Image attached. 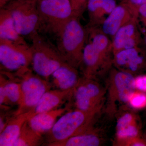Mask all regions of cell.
<instances>
[{"instance_id":"6da1fadb","label":"cell","mask_w":146,"mask_h":146,"mask_svg":"<svg viewBox=\"0 0 146 146\" xmlns=\"http://www.w3.org/2000/svg\"><path fill=\"white\" fill-rule=\"evenodd\" d=\"M77 17L71 18L57 36L58 52L64 60L73 66L82 61L85 39V31Z\"/></svg>"},{"instance_id":"7a4b0ae2","label":"cell","mask_w":146,"mask_h":146,"mask_svg":"<svg viewBox=\"0 0 146 146\" xmlns=\"http://www.w3.org/2000/svg\"><path fill=\"white\" fill-rule=\"evenodd\" d=\"M37 8L41 21L40 30L57 36L68 21L76 16L70 0H39Z\"/></svg>"},{"instance_id":"3957f363","label":"cell","mask_w":146,"mask_h":146,"mask_svg":"<svg viewBox=\"0 0 146 146\" xmlns=\"http://www.w3.org/2000/svg\"><path fill=\"white\" fill-rule=\"evenodd\" d=\"M30 38L32 42L31 48L33 70L43 77L52 75L57 69L65 64L64 59L57 48L43 39L38 33L33 35Z\"/></svg>"},{"instance_id":"277c9868","label":"cell","mask_w":146,"mask_h":146,"mask_svg":"<svg viewBox=\"0 0 146 146\" xmlns=\"http://www.w3.org/2000/svg\"><path fill=\"white\" fill-rule=\"evenodd\" d=\"M37 1L12 0L3 7L10 12L17 31L23 37H31L40 30L41 21Z\"/></svg>"},{"instance_id":"5b68a950","label":"cell","mask_w":146,"mask_h":146,"mask_svg":"<svg viewBox=\"0 0 146 146\" xmlns=\"http://www.w3.org/2000/svg\"><path fill=\"white\" fill-rule=\"evenodd\" d=\"M134 77L124 71L112 73L108 82L107 101L105 112L109 117H113L119 104H127L131 94L136 90Z\"/></svg>"},{"instance_id":"8992f818","label":"cell","mask_w":146,"mask_h":146,"mask_svg":"<svg viewBox=\"0 0 146 146\" xmlns=\"http://www.w3.org/2000/svg\"><path fill=\"white\" fill-rule=\"evenodd\" d=\"M97 113L84 112L77 109L65 113L56 122L51 129L54 139L63 141L82 133Z\"/></svg>"},{"instance_id":"52a82bcc","label":"cell","mask_w":146,"mask_h":146,"mask_svg":"<svg viewBox=\"0 0 146 146\" xmlns=\"http://www.w3.org/2000/svg\"><path fill=\"white\" fill-rule=\"evenodd\" d=\"M74 93L77 109L98 113L102 106L106 92L99 83L86 78L83 81L80 80Z\"/></svg>"},{"instance_id":"ba28073f","label":"cell","mask_w":146,"mask_h":146,"mask_svg":"<svg viewBox=\"0 0 146 146\" xmlns=\"http://www.w3.org/2000/svg\"><path fill=\"white\" fill-rule=\"evenodd\" d=\"M31 47L0 39V62L6 70H25L31 62Z\"/></svg>"},{"instance_id":"9c48e42d","label":"cell","mask_w":146,"mask_h":146,"mask_svg":"<svg viewBox=\"0 0 146 146\" xmlns=\"http://www.w3.org/2000/svg\"><path fill=\"white\" fill-rule=\"evenodd\" d=\"M23 102L27 107H35L42 96L46 92L44 81L35 76H29L21 84Z\"/></svg>"},{"instance_id":"30bf717a","label":"cell","mask_w":146,"mask_h":146,"mask_svg":"<svg viewBox=\"0 0 146 146\" xmlns=\"http://www.w3.org/2000/svg\"><path fill=\"white\" fill-rule=\"evenodd\" d=\"M145 57L135 47L116 52L115 60L116 65L126 68L129 70L128 72L131 74L138 72L145 67Z\"/></svg>"},{"instance_id":"8fae6325","label":"cell","mask_w":146,"mask_h":146,"mask_svg":"<svg viewBox=\"0 0 146 146\" xmlns=\"http://www.w3.org/2000/svg\"><path fill=\"white\" fill-rule=\"evenodd\" d=\"M0 39L20 44H27L23 36L19 34L11 14L3 7L0 11Z\"/></svg>"},{"instance_id":"7c38bea8","label":"cell","mask_w":146,"mask_h":146,"mask_svg":"<svg viewBox=\"0 0 146 146\" xmlns=\"http://www.w3.org/2000/svg\"><path fill=\"white\" fill-rule=\"evenodd\" d=\"M52 76L58 87L63 91H74L80 81L76 71L68 63L63 64Z\"/></svg>"},{"instance_id":"4fadbf2b","label":"cell","mask_w":146,"mask_h":146,"mask_svg":"<svg viewBox=\"0 0 146 146\" xmlns=\"http://www.w3.org/2000/svg\"><path fill=\"white\" fill-rule=\"evenodd\" d=\"M64 111V109H54L48 112L36 114L30 118V127L39 134L48 131L52 128L58 117Z\"/></svg>"},{"instance_id":"5bb4252c","label":"cell","mask_w":146,"mask_h":146,"mask_svg":"<svg viewBox=\"0 0 146 146\" xmlns=\"http://www.w3.org/2000/svg\"><path fill=\"white\" fill-rule=\"evenodd\" d=\"M73 91H46L35 106L34 112H31V117L39 113L53 110L63 102L65 97Z\"/></svg>"},{"instance_id":"9a60e30c","label":"cell","mask_w":146,"mask_h":146,"mask_svg":"<svg viewBox=\"0 0 146 146\" xmlns=\"http://www.w3.org/2000/svg\"><path fill=\"white\" fill-rule=\"evenodd\" d=\"M31 115V112L22 115L7 126L1 133L0 146H13L20 136L24 123Z\"/></svg>"},{"instance_id":"2e32d148","label":"cell","mask_w":146,"mask_h":146,"mask_svg":"<svg viewBox=\"0 0 146 146\" xmlns=\"http://www.w3.org/2000/svg\"><path fill=\"white\" fill-rule=\"evenodd\" d=\"M135 31L133 24H127L120 28L115 34L113 42L114 48L117 52L135 48L136 45Z\"/></svg>"},{"instance_id":"e0dca14e","label":"cell","mask_w":146,"mask_h":146,"mask_svg":"<svg viewBox=\"0 0 146 146\" xmlns=\"http://www.w3.org/2000/svg\"><path fill=\"white\" fill-rule=\"evenodd\" d=\"M126 9L122 5L116 7L106 18L103 25L102 30L106 34L115 35L123 26L122 23L126 16Z\"/></svg>"},{"instance_id":"ac0fdd59","label":"cell","mask_w":146,"mask_h":146,"mask_svg":"<svg viewBox=\"0 0 146 146\" xmlns=\"http://www.w3.org/2000/svg\"><path fill=\"white\" fill-rule=\"evenodd\" d=\"M59 145L65 146H98L102 143V139L96 133L83 132L72 136Z\"/></svg>"},{"instance_id":"d6986e66","label":"cell","mask_w":146,"mask_h":146,"mask_svg":"<svg viewBox=\"0 0 146 146\" xmlns=\"http://www.w3.org/2000/svg\"><path fill=\"white\" fill-rule=\"evenodd\" d=\"M116 7L115 0H89L87 5L88 10L92 13H96L99 9L110 13Z\"/></svg>"},{"instance_id":"ffe728a7","label":"cell","mask_w":146,"mask_h":146,"mask_svg":"<svg viewBox=\"0 0 146 146\" xmlns=\"http://www.w3.org/2000/svg\"><path fill=\"white\" fill-rule=\"evenodd\" d=\"M6 99L13 103L23 102V93L21 85L16 83H9L3 86Z\"/></svg>"},{"instance_id":"44dd1931","label":"cell","mask_w":146,"mask_h":146,"mask_svg":"<svg viewBox=\"0 0 146 146\" xmlns=\"http://www.w3.org/2000/svg\"><path fill=\"white\" fill-rule=\"evenodd\" d=\"M128 104L133 109L140 110L146 108V93L136 90L131 94Z\"/></svg>"},{"instance_id":"7402d4cb","label":"cell","mask_w":146,"mask_h":146,"mask_svg":"<svg viewBox=\"0 0 146 146\" xmlns=\"http://www.w3.org/2000/svg\"><path fill=\"white\" fill-rule=\"evenodd\" d=\"M94 47L101 52L106 54L109 46V41L104 35L99 34L94 36L91 42Z\"/></svg>"},{"instance_id":"603a6c76","label":"cell","mask_w":146,"mask_h":146,"mask_svg":"<svg viewBox=\"0 0 146 146\" xmlns=\"http://www.w3.org/2000/svg\"><path fill=\"white\" fill-rule=\"evenodd\" d=\"M73 12L76 16L80 13L86 6H87L89 0H70Z\"/></svg>"},{"instance_id":"cb8c5ba5","label":"cell","mask_w":146,"mask_h":146,"mask_svg":"<svg viewBox=\"0 0 146 146\" xmlns=\"http://www.w3.org/2000/svg\"><path fill=\"white\" fill-rule=\"evenodd\" d=\"M134 86L136 90L146 93V75L134 78Z\"/></svg>"},{"instance_id":"d4e9b609","label":"cell","mask_w":146,"mask_h":146,"mask_svg":"<svg viewBox=\"0 0 146 146\" xmlns=\"http://www.w3.org/2000/svg\"><path fill=\"white\" fill-rule=\"evenodd\" d=\"M125 146H146V141L139 137L131 139L127 141L124 145Z\"/></svg>"},{"instance_id":"484cf974","label":"cell","mask_w":146,"mask_h":146,"mask_svg":"<svg viewBox=\"0 0 146 146\" xmlns=\"http://www.w3.org/2000/svg\"><path fill=\"white\" fill-rule=\"evenodd\" d=\"M138 11L145 23L146 24V4L140 6L138 7Z\"/></svg>"},{"instance_id":"4316f807","label":"cell","mask_w":146,"mask_h":146,"mask_svg":"<svg viewBox=\"0 0 146 146\" xmlns=\"http://www.w3.org/2000/svg\"><path fill=\"white\" fill-rule=\"evenodd\" d=\"M130 2L135 5V6L138 7L142 5L146 4V0H129Z\"/></svg>"},{"instance_id":"83f0119b","label":"cell","mask_w":146,"mask_h":146,"mask_svg":"<svg viewBox=\"0 0 146 146\" xmlns=\"http://www.w3.org/2000/svg\"><path fill=\"white\" fill-rule=\"evenodd\" d=\"M6 99L5 93L3 86H1L0 88V104L1 105L3 103Z\"/></svg>"},{"instance_id":"f1b7e54d","label":"cell","mask_w":146,"mask_h":146,"mask_svg":"<svg viewBox=\"0 0 146 146\" xmlns=\"http://www.w3.org/2000/svg\"><path fill=\"white\" fill-rule=\"evenodd\" d=\"M12 0H0V7L1 8L4 7Z\"/></svg>"},{"instance_id":"f546056e","label":"cell","mask_w":146,"mask_h":146,"mask_svg":"<svg viewBox=\"0 0 146 146\" xmlns=\"http://www.w3.org/2000/svg\"><path fill=\"white\" fill-rule=\"evenodd\" d=\"M5 124L1 118L0 119V132H1L5 128Z\"/></svg>"},{"instance_id":"4dcf8cb0","label":"cell","mask_w":146,"mask_h":146,"mask_svg":"<svg viewBox=\"0 0 146 146\" xmlns=\"http://www.w3.org/2000/svg\"><path fill=\"white\" fill-rule=\"evenodd\" d=\"M144 49L143 50V53L146 58V35L144 40Z\"/></svg>"},{"instance_id":"1f68e13d","label":"cell","mask_w":146,"mask_h":146,"mask_svg":"<svg viewBox=\"0 0 146 146\" xmlns=\"http://www.w3.org/2000/svg\"><path fill=\"white\" fill-rule=\"evenodd\" d=\"M37 1H39V0H37Z\"/></svg>"}]
</instances>
